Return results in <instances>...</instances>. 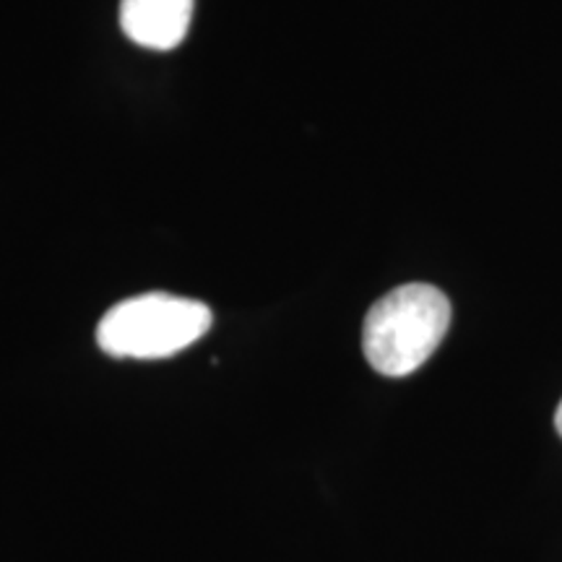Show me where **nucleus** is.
<instances>
[{
	"instance_id": "f257e3e1",
	"label": "nucleus",
	"mask_w": 562,
	"mask_h": 562,
	"mask_svg": "<svg viewBox=\"0 0 562 562\" xmlns=\"http://www.w3.org/2000/svg\"><path fill=\"white\" fill-rule=\"evenodd\" d=\"M451 326V302L438 286L404 284L375 302L364 315L362 351L381 375L404 378L419 370Z\"/></svg>"
},
{
	"instance_id": "f03ea898",
	"label": "nucleus",
	"mask_w": 562,
	"mask_h": 562,
	"mask_svg": "<svg viewBox=\"0 0 562 562\" xmlns=\"http://www.w3.org/2000/svg\"><path fill=\"white\" fill-rule=\"evenodd\" d=\"M209 328L211 311L203 302L149 292L112 305L97 326V344L110 357L165 360L206 336Z\"/></svg>"
},
{
	"instance_id": "7ed1b4c3",
	"label": "nucleus",
	"mask_w": 562,
	"mask_h": 562,
	"mask_svg": "<svg viewBox=\"0 0 562 562\" xmlns=\"http://www.w3.org/2000/svg\"><path fill=\"white\" fill-rule=\"evenodd\" d=\"M195 0H123L125 37L146 50H175L186 40Z\"/></svg>"
},
{
	"instance_id": "20e7f679",
	"label": "nucleus",
	"mask_w": 562,
	"mask_h": 562,
	"mask_svg": "<svg viewBox=\"0 0 562 562\" xmlns=\"http://www.w3.org/2000/svg\"><path fill=\"white\" fill-rule=\"evenodd\" d=\"M554 427H558V432H560V438H562V402L558 406V412H554Z\"/></svg>"
}]
</instances>
